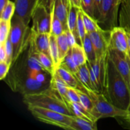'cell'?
Masks as SVG:
<instances>
[{
    "label": "cell",
    "instance_id": "6da1fadb",
    "mask_svg": "<svg viewBox=\"0 0 130 130\" xmlns=\"http://www.w3.org/2000/svg\"><path fill=\"white\" fill-rule=\"evenodd\" d=\"M7 79L8 86L23 95L39 93L50 87L52 75L39 62L38 52L30 41L28 48L12 66Z\"/></svg>",
    "mask_w": 130,
    "mask_h": 130
},
{
    "label": "cell",
    "instance_id": "7a4b0ae2",
    "mask_svg": "<svg viewBox=\"0 0 130 130\" xmlns=\"http://www.w3.org/2000/svg\"><path fill=\"white\" fill-rule=\"evenodd\" d=\"M103 93L115 106L126 110L130 102V89L108 57Z\"/></svg>",
    "mask_w": 130,
    "mask_h": 130
},
{
    "label": "cell",
    "instance_id": "3957f363",
    "mask_svg": "<svg viewBox=\"0 0 130 130\" xmlns=\"http://www.w3.org/2000/svg\"><path fill=\"white\" fill-rule=\"evenodd\" d=\"M23 102L27 107H40L67 115L74 116L62 96L50 87L39 93L24 95Z\"/></svg>",
    "mask_w": 130,
    "mask_h": 130
},
{
    "label": "cell",
    "instance_id": "277c9868",
    "mask_svg": "<svg viewBox=\"0 0 130 130\" xmlns=\"http://www.w3.org/2000/svg\"><path fill=\"white\" fill-rule=\"evenodd\" d=\"M77 89L84 91L90 96L94 105L91 114L96 120L105 118H123L128 115L127 110H123L113 105L102 93H98L84 87L79 82Z\"/></svg>",
    "mask_w": 130,
    "mask_h": 130
},
{
    "label": "cell",
    "instance_id": "5b68a950",
    "mask_svg": "<svg viewBox=\"0 0 130 130\" xmlns=\"http://www.w3.org/2000/svg\"><path fill=\"white\" fill-rule=\"evenodd\" d=\"M31 36V29L22 19L14 15L11 19L10 38L13 49L12 64L28 48ZM12 66V65H11Z\"/></svg>",
    "mask_w": 130,
    "mask_h": 130
},
{
    "label": "cell",
    "instance_id": "8992f818",
    "mask_svg": "<svg viewBox=\"0 0 130 130\" xmlns=\"http://www.w3.org/2000/svg\"><path fill=\"white\" fill-rule=\"evenodd\" d=\"M27 108L33 116L39 121L65 129H69L72 116L40 107L32 106Z\"/></svg>",
    "mask_w": 130,
    "mask_h": 130
},
{
    "label": "cell",
    "instance_id": "52a82bcc",
    "mask_svg": "<svg viewBox=\"0 0 130 130\" xmlns=\"http://www.w3.org/2000/svg\"><path fill=\"white\" fill-rule=\"evenodd\" d=\"M122 0H103L97 21L103 29L111 30L118 26L119 11Z\"/></svg>",
    "mask_w": 130,
    "mask_h": 130
},
{
    "label": "cell",
    "instance_id": "ba28073f",
    "mask_svg": "<svg viewBox=\"0 0 130 130\" xmlns=\"http://www.w3.org/2000/svg\"><path fill=\"white\" fill-rule=\"evenodd\" d=\"M107 58L108 53L96 58L93 62H86L94 90L98 93H103L105 88Z\"/></svg>",
    "mask_w": 130,
    "mask_h": 130
},
{
    "label": "cell",
    "instance_id": "9c48e42d",
    "mask_svg": "<svg viewBox=\"0 0 130 130\" xmlns=\"http://www.w3.org/2000/svg\"><path fill=\"white\" fill-rule=\"evenodd\" d=\"M53 9V8H52ZM53 11H49L43 5H37L31 15V31L34 33H50Z\"/></svg>",
    "mask_w": 130,
    "mask_h": 130
},
{
    "label": "cell",
    "instance_id": "30bf717a",
    "mask_svg": "<svg viewBox=\"0 0 130 130\" xmlns=\"http://www.w3.org/2000/svg\"><path fill=\"white\" fill-rule=\"evenodd\" d=\"M108 57L113 62L130 89V61L126 55L117 50L109 48Z\"/></svg>",
    "mask_w": 130,
    "mask_h": 130
},
{
    "label": "cell",
    "instance_id": "8fae6325",
    "mask_svg": "<svg viewBox=\"0 0 130 130\" xmlns=\"http://www.w3.org/2000/svg\"><path fill=\"white\" fill-rule=\"evenodd\" d=\"M110 33V30L100 28L99 30L88 34L92 42L97 58L108 53Z\"/></svg>",
    "mask_w": 130,
    "mask_h": 130
},
{
    "label": "cell",
    "instance_id": "7c38bea8",
    "mask_svg": "<svg viewBox=\"0 0 130 130\" xmlns=\"http://www.w3.org/2000/svg\"><path fill=\"white\" fill-rule=\"evenodd\" d=\"M109 48L120 51L127 55V51H128L127 32L126 29L123 27L119 25L116 26L110 30Z\"/></svg>",
    "mask_w": 130,
    "mask_h": 130
},
{
    "label": "cell",
    "instance_id": "4fadbf2b",
    "mask_svg": "<svg viewBox=\"0 0 130 130\" xmlns=\"http://www.w3.org/2000/svg\"><path fill=\"white\" fill-rule=\"evenodd\" d=\"M38 0H15V15L29 25L31 20L32 12Z\"/></svg>",
    "mask_w": 130,
    "mask_h": 130
},
{
    "label": "cell",
    "instance_id": "5bb4252c",
    "mask_svg": "<svg viewBox=\"0 0 130 130\" xmlns=\"http://www.w3.org/2000/svg\"><path fill=\"white\" fill-rule=\"evenodd\" d=\"M50 33H34L31 31L30 41L38 53H43L50 57ZM51 58V57H50Z\"/></svg>",
    "mask_w": 130,
    "mask_h": 130
},
{
    "label": "cell",
    "instance_id": "9a60e30c",
    "mask_svg": "<svg viewBox=\"0 0 130 130\" xmlns=\"http://www.w3.org/2000/svg\"><path fill=\"white\" fill-rule=\"evenodd\" d=\"M70 5L69 0H55L53 6V13L62 22L65 30L69 29L67 20Z\"/></svg>",
    "mask_w": 130,
    "mask_h": 130
},
{
    "label": "cell",
    "instance_id": "2e32d148",
    "mask_svg": "<svg viewBox=\"0 0 130 130\" xmlns=\"http://www.w3.org/2000/svg\"><path fill=\"white\" fill-rule=\"evenodd\" d=\"M71 4V3H70ZM81 8L74 6L71 4L70 5L69 12L68 15V20H67V25L68 29L72 32L76 38V42L77 44L83 46V43L79 36L77 31V19H78V14Z\"/></svg>",
    "mask_w": 130,
    "mask_h": 130
},
{
    "label": "cell",
    "instance_id": "e0dca14e",
    "mask_svg": "<svg viewBox=\"0 0 130 130\" xmlns=\"http://www.w3.org/2000/svg\"><path fill=\"white\" fill-rule=\"evenodd\" d=\"M119 25L130 32V0H122L118 17Z\"/></svg>",
    "mask_w": 130,
    "mask_h": 130
},
{
    "label": "cell",
    "instance_id": "ac0fdd59",
    "mask_svg": "<svg viewBox=\"0 0 130 130\" xmlns=\"http://www.w3.org/2000/svg\"><path fill=\"white\" fill-rule=\"evenodd\" d=\"M50 87L57 91L67 104V93L69 86L61 78L57 72H55L54 74L52 76Z\"/></svg>",
    "mask_w": 130,
    "mask_h": 130
},
{
    "label": "cell",
    "instance_id": "d6986e66",
    "mask_svg": "<svg viewBox=\"0 0 130 130\" xmlns=\"http://www.w3.org/2000/svg\"><path fill=\"white\" fill-rule=\"evenodd\" d=\"M67 105L74 116L86 119L94 123H96L97 121L96 118L91 114V113L80 102H70L67 104Z\"/></svg>",
    "mask_w": 130,
    "mask_h": 130
},
{
    "label": "cell",
    "instance_id": "ffe728a7",
    "mask_svg": "<svg viewBox=\"0 0 130 130\" xmlns=\"http://www.w3.org/2000/svg\"><path fill=\"white\" fill-rule=\"evenodd\" d=\"M75 76L76 77L79 82L86 88L91 90H94L93 86L91 81L90 77V71L86 63L85 64L79 66L77 70V72L75 74Z\"/></svg>",
    "mask_w": 130,
    "mask_h": 130
},
{
    "label": "cell",
    "instance_id": "44dd1931",
    "mask_svg": "<svg viewBox=\"0 0 130 130\" xmlns=\"http://www.w3.org/2000/svg\"><path fill=\"white\" fill-rule=\"evenodd\" d=\"M69 129L72 130H96L97 129L96 123L86 119L72 116V119Z\"/></svg>",
    "mask_w": 130,
    "mask_h": 130
},
{
    "label": "cell",
    "instance_id": "7402d4cb",
    "mask_svg": "<svg viewBox=\"0 0 130 130\" xmlns=\"http://www.w3.org/2000/svg\"><path fill=\"white\" fill-rule=\"evenodd\" d=\"M71 55L77 67L85 64L87 62V57L84 48L79 44H76L74 46L70 48Z\"/></svg>",
    "mask_w": 130,
    "mask_h": 130
},
{
    "label": "cell",
    "instance_id": "603a6c76",
    "mask_svg": "<svg viewBox=\"0 0 130 130\" xmlns=\"http://www.w3.org/2000/svg\"><path fill=\"white\" fill-rule=\"evenodd\" d=\"M56 72L58 73L61 77V78L66 83L67 85L70 87L77 88L79 86V81L74 74L67 71L63 67L59 66L56 70Z\"/></svg>",
    "mask_w": 130,
    "mask_h": 130
},
{
    "label": "cell",
    "instance_id": "cb8c5ba5",
    "mask_svg": "<svg viewBox=\"0 0 130 130\" xmlns=\"http://www.w3.org/2000/svg\"><path fill=\"white\" fill-rule=\"evenodd\" d=\"M50 53L51 58L53 60L55 67L57 70V69L60 66V62L59 59V53H58L57 37L52 34L50 39Z\"/></svg>",
    "mask_w": 130,
    "mask_h": 130
},
{
    "label": "cell",
    "instance_id": "d4e9b609",
    "mask_svg": "<svg viewBox=\"0 0 130 130\" xmlns=\"http://www.w3.org/2000/svg\"><path fill=\"white\" fill-rule=\"evenodd\" d=\"M81 11H82L83 19L84 24H85L87 34L99 30L101 28L96 19L91 17L86 13L84 12L82 10H81Z\"/></svg>",
    "mask_w": 130,
    "mask_h": 130
},
{
    "label": "cell",
    "instance_id": "484cf974",
    "mask_svg": "<svg viewBox=\"0 0 130 130\" xmlns=\"http://www.w3.org/2000/svg\"><path fill=\"white\" fill-rule=\"evenodd\" d=\"M57 44H58V53H59V59L60 62H61V61L64 58V57L68 53L70 50V47L69 46L65 33L57 36Z\"/></svg>",
    "mask_w": 130,
    "mask_h": 130
},
{
    "label": "cell",
    "instance_id": "4316f807",
    "mask_svg": "<svg viewBox=\"0 0 130 130\" xmlns=\"http://www.w3.org/2000/svg\"><path fill=\"white\" fill-rule=\"evenodd\" d=\"M83 47L86 53L87 60L89 62H93L96 59V55L94 49L93 45L92 44L91 39L88 34H86L83 42Z\"/></svg>",
    "mask_w": 130,
    "mask_h": 130
},
{
    "label": "cell",
    "instance_id": "83f0119b",
    "mask_svg": "<svg viewBox=\"0 0 130 130\" xmlns=\"http://www.w3.org/2000/svg\"><path fill=\"white\" fill-rule=\"evenodd\" d=\"M38 57L41 66L53 76L56 72V69L52 58L43 53H38Z\"/></svg>",
    "mask_w": 130,
    "mask_h": 130
},
{
    "label": "cell",
    "instance_id": "f1b7e54d",
    "mask_svg": "<svg viewBox=\"0 0 130 130\" xmlns=\"http://www.w3.org/2000/svg\"><path fill=\"white\" fill-rule=\"evenodd\" d=\"M60 66L63 67L64 69H67V71H70L72 74H75L77 72L79 67L76 66L71 55V50H69L67 55L64 57L63 60L61 61Z\"/></svg>",
    "mask_w": 130,
    "mask_h": 130
},
{
    "label": "cell",
    "instance_id": "f546056e",
    "mask_svg": "<svg viewBox=\"0 0 130 130\" xmlns=\"http://www.w3.org/2000/svg\"><path fill=\"white\" fill-rule=\"evenodd\" d=\"M15 13V2L9 1L5 7L1 11V17L0 19L6 21H10L12 19Z\"/></svg>",
    "mask_w": 130,
    "mask_h": 130
},
{
    "label": "cell",
    "instance_id": "4dcf8cb0",
    "mask_svg": "<svg viewBox=\"0 0 130 130\" xmlns=\"http://www.w3.org/2000/svg\"><path fill=\"white\" fill-rule=\"evenodd\" d=\"M52 11H53V15H52V27H51V34L57 37L64 33L65 29L62 22L54 14L53 9Z\"/></svg>",
    "mask_w": 130,
    "mask_h": 130
},
{
    "label": "cell",
    "instance_id": "1f68e13d",
    "mask_svg": "<svg viewBox=\"0 0 130 130\" xmlns=\"http://www.w3.org/2000/svg\"><path fill=\"white\" fill-rule=\"evenodd\" d=\"M11 27V20L6 21L0 19V43L6 42L10 35Z\"/></svg>",
    "mask_w": 130,
    "mask_h": 130
},
{
    "label": "cell",
    "instance_id": "d6a6232c",
    "mask_svg": "<svg viewBox=\"0 0 130 130\" xmlns=\"http://www.w3.org/2000/svg\"><path fill=\"white\" fill-rule=\"evenodd\" d=\"M78 92L79 95L80 103L91 113L92 110H93L94 105L91 98L87 93L81 91V90H78Z\"/></svg>",
    "mask_w": 130,
    "mask_h": 130
},
{
    "label": "cell",
    "instance_id": "836d02e7",
    "mask_svg": "<svg viewBox=\"0 0 130 130\" xmlns=\"http://www.w3.org/2000/svg\"><path fill=\"white\" fill-rule=\"evenodd\" d=\"M81 8L84 12L86 13L95 19V5H94L93 0H81Z\"/></svg>",
    "mask_w": 130,
    "mask_h": 130
},
{
    "label": "cell",
    "instance_id": "e575fe53",
    "mask_svg": "<svg viewBox=\"0 0 130 130\" xmlns=\"http://www.w3.org/2000/svg\"><path fill=\"white\" fill-rule=\"evenodd\" d=\"M77 31H78L79 36V38L83 43L85 36L87 34V32H86V28H85V24H84L81 9L78 14V19H77Z\"/></svg>",
    "mask_w": 130,
    "mask_h": 130
},
{
    "label": "cell",
    "instance_id": "d590c367",
    "mask_svg": "<svg viewBox=\"0 0 130 130\" xmlns=\"http://www.w3.org/2000/svg\"><path fill=\"white\" fill-rule=\"evenodd\" d=\"M67 104L70 102H80L78 89L72 87H69L67 93Z\"/></svg>",
    "mask_w": 130,
    "mask_h": 130
},
{
    "label": "cell",
    "instance_id": "8d00e7d4",
    "mask_svg": "<svg viewBox=\"0 0 130 130\" xmlns=\"http://www.w3.org/2000/svg\"><path fill=\"white\" fill-rule=\"evenodd\" d=\"M5 50H6V56H7L6 62L11 65V67L13 62V49L12 43H11L9 37L5 42Z\"/></svg>",
    "mask_w": 130,
    "mask_h": 130
},
{
    "label": "cell",
    "instance_id": "74e56055",
    "mask_svg": "<svg viewBox=\"0 0 130 130\" xmlns=\"http://www.w3.org/2000/svg\"><path fill=\"white\" fill-rule=\"evenodd\" d=\"M11 65L6 62H0V79L3 80L8 74Z\"/></svg>",
    "mask_w": 130,
    "mask_h": 130
},
{
    "label": "cell",
    "instance_id": "f35d334b",
    "mask_svg": "<svg viewBox=\"0 0 130 130\" xmlns=\"http://www.w3.org/2000/svg\"><path fill=\"white\" fill-rule=\"evenodd\" d=\"M64 33L65 34H66V38H67V42H68V44L70 48H71L72 46H74L75 44H77V42H76V38H75L74 36V34H72V32L69 30V29H67V30H65Z\"/></svg>",
    "mask_w": 130,
    "mask_h": 130
},
{
    "label": "cell",
    "instance_id": "ab89813d",
    "mask_svg": "<svg viewBox=\"0 0 130 130\" xmlns=\"http://www.w3.org/2000/svg\"><path fill=\"white\" fill-rule=\"evenodd\" d=\"M55 1V0H38L36 5H43V6H44L48 11H52Z\"/></svg>",
    "mask_w": 130,
    "mask_h": 130
},
{
    "label": "cell",
    "instance_id": "60d3db41",
    "mask_svg": "<svg viewBox=\"0 0 130 130\" xmlns=\"http://www.w3.org/2000/svg\"><path fill=\"white\" fill-rule=\"evenodd\" d=\"M102 1L103 0H93L94 5H95V17L96 20L100 15Z\"/></svg>",
    "mask_w": 130,
    "mask_h": 130
},
{
    "label": "cell",
    "instance_id": "b9f144b4",
    "mask_svg": "<svg viewBox=\"0 0 130 130\" xmlns=\"http://www.w3.org/2000/svg\"><path fill=\"white\" fill-rule=\"evenodd\" d=\"M7 56L5 50V43H0V62H6Z\"/></svg>",
    "mask_w": 130,
    "mask_h": 130
},
{
    "label": "cell",
    "instance_id": "7bdbcfd3",
    "mask_svg": "<svg viewBox=\"0 0 130 130\" xmlns=\"http://www.w3.org/2000/svg\"><path fill=\"white\" fill-rule=\"evenodd\" d=\"M127 38H128V51H127V57L130 60V32L127 31Z\"/></svg>",
    "mask_w": 130,
    "mask_h": 130
},
{
    "label": "cell",
    "instance_id": "ee69618b",
    "mask_svg": "<svg viewBox=\"0 0 130 130\" xmlns=\"http://www.w3.org/2000/svg\"><path fill=\"white\" fill-rule=\"evenodd\" d=\"M70 3L72 5L76 6L81 8V0H69Z\"/></svg>",
    "mask_w": 130,
    "mask_h": 130
},
{
    "label": "cell",
    "instance_id": "f6af8a7d",
    "mask_svg": "<svg viewBox=\"0 0 130 130\" xmlns=\"http://www.w3.org/2000/svg\"><path fill=\"white\" fill-rule=\"evenodd\" d=\"M10 0H0V11H1L3 9V8L5 7V5L7 4V3Z\"/></svg>",
    "mask_w": 130,
    "mask_h": 130
},
{
    "label": "cell",
    "instance_id": "bcb514c9",
    "mask_svg": "<svg viewBox=\"0 0 130 130\" xmlns=\"http://www.w3.org/2000/svg\"><path fill=\"white\" fill-rule=\"evenodd\" d=\"M127 112H128V114H130V102H129V105H128V109H127Z\"/></svg>",
    "mask_w": 130,
    "mask_h": 130
},
{
    "label": "cell",
    "instance_id": "7dc6e473",
    "mask_svg": "<svg viewBox=\"0 0 130 130\" xmlns=\"http://www.w3.org/2000/svg\"><path fill=\"white\" fill-rule=\"evenodd\" d=\"M129 61H130V60H129Z\"/></svg>",
    "mask_w": 130,
    "mask_h": 130
}]
</instances>
